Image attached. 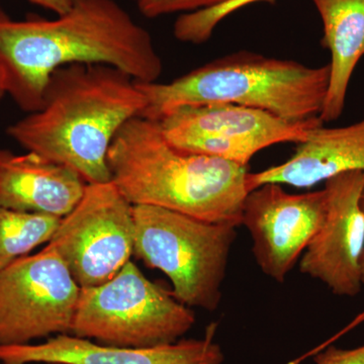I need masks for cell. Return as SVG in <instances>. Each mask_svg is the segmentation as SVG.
Segmentation results:
<instances>
[{
  "mask_svg": "<svg viewBox=\"0 0 364 364\" xmlns=\"http://www.w3.org/2000/svg\"><path fill=\"white\" fill-rule=\"evenodd\" d=\"M316 364H364V345L342 349L331 344L313 355Z\"/></svg>",
  "mask_w": 364,
  "mask_h": 364,
  "instance_id": "19",
  "label": "cell"
},
{
  "mask_svg": "<svg viewBox=\"0 0 364 364\" xmlns=\"http://www.w3.org/2000/svg\"><path fill=\"white\" fill-rule=\"evenodd\" d=\"M61 219L0 207V272L51 240Z\"/></svg>",
  "mask_w": 364,
  "mask_h": 364,
  "instance_id": "16",
  "label": "cell"
},
{
  "mask_svg": "<svg viewBox=\"0 0 364 364\" xmlns=\"http://www.w3.org/2000/svg\"><path fill=\"white\" fill-rule=\"evenodd\" d=\"M323 25L321 45L328 50L329 85L320 114L323 123L344 112L352 75L364 57V0H312Z\"/></svg>",
  "mask_w": 364,
  "mask_h": 364,
  "instance_id": "15",
  "label": "cell"
},
{
  "mask_svg": "<svg viewBox=\"0 0 364 364\" xmlns=\"http://www.w3.org/2000/svg\"><path fill=\"white\" fill-rule=\"evenodd\" d=\"M133 214L134 255L164 273L183 305L217 310L237 227L151 205H133Z\"/></svg>",
  "mask_w": 364,
  "mask_h": 364,
  "instance_id": "5",
  "label": "cell"
},
{
  "mask_svg": "<svg viewBox=\"0 0 364 364\" xmlns=\"http://www.w3.org/2000/svg\"><path fill=\"white\" fill-rule=\"evenodd\" d=\"M329 64L241 51L208 62L170 82H138L146 97L143 117L160 121L183 107L232 104L272 112L287 121L320 117L329 85Z\"/></svg>",
  "mask_w": 364,
  "mask_h": 364,
  "instance_id": "4",
  "label": "cell"
},
{
  "mask_svg": "<svg viewBox=\"0 0 364 364\" xmlns=\"http://www.w3.org/2000/svg\"><path fill=\"white\" fill-rule=\"evenodd\" d=\"M86 186L66 165L0 148V207L63 218L80 202Z\"/></svg>",
  "mask_w": 364,
  "mask_h": 364,
  "instance_id": "13",
  "label": "cell"
},
{
  "mask_svg": "<svg viewBox=\"0 0 364 364\" xmlns=\"http://www.w3.org/2000/svg\"><path fill=\"white\" fill-rule=\"evenodd\" d=\"M80 291L52 249L14 261L0 272V345L70 334Z\"/></svg>",
  "mask_w": 364,
  "mask_h": 364,
  "instance_id": "9",
  "label": "cell"
},
{
  "mask_svg": "<svg viewBox=\"0 0 364 364\" xmlns=\"http://www.w3.org/2000/svg\"><path fill=\"white\" fill-rule=\"evenodd\" d=\"M218 325L208 326L200 339L135 348L109 346L71 334L56 335L41 343L0 345L2 364H222L221 346L215 342Z\"/></svg>",
  "mask_w": 364,
  "mask_h": 364,
  "instance_id": "12",
  "label": "cell"
},
{
  "mask_svg": "<svg viewBox=\"0 0 364 364\" xmlns=\"http://www.w3.org/2000/svg\"><path fill=\"white\" fill-rule=\"evenodd\" d=\"M6 95V92H4V88H2L1 83H0V100H2V97Z\"/></svg>",
  "mask_w": 364,
  "mask_h": 364,
  "instance_id": "23",
  "label": "cell"
},
{
  "mask_svg": "<svg viewBox=\"0 0 364 364\" xmlns=\"http://www.w3.org/2000/svg\"><path fill=\"white\" fill-rule=\"evenodd\" d=\"M134 1H136V2H138V1H139V0H134Z\"/></svg>",
  "mask_w": 364,
  "mask_h": 364,
  "instance_id": "25",
  "label": "cell"
},
{
  "mask_svg": "<svg viewBox=\"0 0 364 364\" xmlns=\"http://www.w3.org/2000/svg\"><path fill=\"white\" fill-rule=\"evenodd\" d=\"M145 95L135 79L105 64L57 69L42 107L7 128L28 152L61 163L88 183L111 181L107 152L127 122L141 117Z\"/></svg>",
  "mask_w": 364,
  "mask_h": 364,
  "instance_id": "2",
  "label": "cell"
},
{
  "mask_svg": "<svg viewBox=\"0 0 364 364\" xmlns=\"http://www.w3.org/2000/svg\"><path fill=\"white\" fill-rule=\"evenodd\" d=\"M28 1L51 11L56 14V16L66 14L72 6V0H28Z\"/></svg>",
  "mask_w": 364,
  "mask_h": 364,
  "instance_id": "21",
  "label": "cell"
},
{
  "mask_svg": "<svg viewBox=\"0 0 364 364\" xmlns=\"http://www.w3.org/2000/svg\"><path fill=\"white\" fill-rule=\"evenodd\" d=\"M363 324H364V310L361 311V312L359 313L358 316H355V317L353 318V320L350 321L348 324L345 326L343 329L340 330L339 332H337L334 336H332L331 338L328 339L327 341L323 342L322 344L318 345V346L312 349V350L306 352V353L304 354V355H301V358H296V361H298L299 363H301L304 360H306V359L312 358V356L315 355L317 352L323 350V349L326 348V347L334 343L335 341H337V340L341 338L342 336L346 335L347 333L351 332L352 330L355 329V328H358L359 326Z\"/></svg>",
  "mask_w": 364,
  "mask_h": 364,
  "instance_id": "20",
  "label": "cell"
},
{
  "mask_svg": "<svg viewBox=\"0 0 364 364\" xmlns=\"http://www.w3.org/2000/svg\"><path fill=\"white\" fill-rule=\"evenodd\" d=\"M324 188L289 193L282 184L267 183L246 196L241 225L252 239L261 272L279 284L287 277L324 222Z\"/></svg>",
  "mask_w": 364,
  "mask_h": 364,
  "instance_id": "10",
  "label": "cell"
},
{
  "mask_svg": "<svg viewBox=\"0 0 364 364\" xmlns=\"http://www.w3.org/2000/svg\"><path fill=\"white\" fill-rule=\"evenodd\" d=\"M364 172L339 174L325 181L324 222L299 261L303 274L320 280L333 294L355 296L363 289Z\"/></svg>",
  "mask_w": 364,
  "mask_h": 364,
  "instance_id": "11",
  "label": "cell"
},
{
  "mask_svg": "<svg viewBox=\"0 0 364 364\" xmlns=\"http://www.w3.org/2000/svg\"><path fill=\"white\" fill-rule=\"evenodd\" d=\"M49 364H61V363H49Z\"/></svg>",
  "mask_w": 364,
  "mask_h": 364,
  "instance_id": "24",
  "label": "cell"
},
{
  "mask_svg": "<svg viewBox=\"0 0 364 364\" xmlns=\"http://www.w3.org/2000/svg\"><path fill=\"white\" fill-rule=\"evenodd\" d=\"M135 246L133 205L112 181L88 183L46 247L58 253L81 289L112 279Z\"/></svg>",
  "mask_w": 364,
  "mask_h": 364,
  "instance_id": "7",
  "label": "cell"
},
{
  "mask_svg": "<svg viewBox=\"0 0 364 364\" xmlns=\"http://www.w3.org/2000/svg\"><path fill=\"white\" fill-rule=\"evenodd\" d=\"M364 172V119L338 128L318 124L298 144L293 156L259 172H249V191L277 183L311 188L346 172Z\"/></svg>",
  "mask_w": 364,
  "mask_h": 364,
  "instance_id": "14",
  "label": "cell"
},
{
  "mask_svg": "<svg viewBox=\"0 0 364 364\" xmlns=\"http://www.w3.org/2000/svg\"><path fill=\"white\" fill-rule=\"evenodd\" d=\"M257 2L274 4L275 0H232L222 6L181 14L174 23V37L181 42L203 44L210 39L222 21L239 9Z\"/></svg>",
  "mask_w": 364,
  "mask_h": 364,
  "instance_id": "17",
  "label": "cell"
},
{
  "mask_svg": "<svg viewBox=\"0 0 364 364\" xmlns=\"http://www.w3.org/2000/svg\"><path fill=\"white\" fill-rule=\"evenodd\" d=\"M111 181L133 205L166 208L196 219L241 226L247 167L177 149L159 122L135 117L107 152Z\"/></svg>",
  "mask_w": 364,
  "mask_h": 364,
  "instance_id": "3",
  "label": "cell"
},
{
  "mask_svg": "<svg viewBox=\"0 0 364 364\" xmlns=\"http://www.w3.org/2000/svg\"><path fill=\"white\" fill-rule=\"evenodd\" d=\"M105 64L138 82H155L163 62L152 37L114 0H72L54 20H13L0 9V83L31 114L42 107L57 69Z\"/></svg>",
  "mask_w": 364,
  "mask_h": 364,
  "instance_id": "1",
  "label": "cell"
},
{
  "mask_svg": "<svg viewBox=\"0 0 364 364\" xmlns=\"http://www.w3.org/2000/svg\"><path fill=\"white\" fill-rule=\"evenodd\" d=\"M232 0H139V11L146 18H154L165 14L193 13L222 6Z\"/></svg>",
  "mask_w": 364,
  "mask_h": 364,
  "instance_id": "18",
  "label": "cell"
},
{
  "mask_svg": "<svg viewBox=\"0 0 364 364\" xmlns=\"http://www.w3.org/2000/svg\"><path fill=\"white\" fill-rule=\"evenodd\" d=\"M196 324L193 309L130 260L109 282L81 289L71 335L117 347L174 343Z\"/></svg>",
  "mask_w": 364,
  "mask_h": 364,
  "instance_id": "6",
  "label": "cell"
},
{
  "mask_svg": "<svg viewBox=\"0 0 364 364\" xmlns=\"http://www.w3.org/2000/svg\"><path fill=\"white\" fill-rule=\"evenodd\" d=\"M158 122L177 149L245 167L259 151L280 143L304 142L312 129L324 124L320 117L287 121L263 109L232 104L183 107Z\"/></svg>",
  "mask_w": 364,
  "mask_h": 364,
  "instance_id": "8",
  "label": "cell"
},
{
  "mask_svg": "<svg viewBox=\"0 0 364 364\" xmlns=\"http://www.w3.org/2000/svg\"><path fill=\"white\" fill-rule=\"evenodd\" d=\"M361 207H363L364 214V189L363 193V198H361ZM361 279H363V286L364 287V252L363 257V263H361Z\"/></svg>",
  "mask_w": 364,
  "mask_h": 364,
  "instance_id": "22",
  "label": "cell"
}]
</instances>
